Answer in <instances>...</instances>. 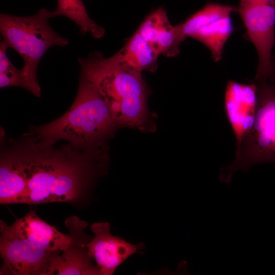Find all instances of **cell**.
Instances as JSON below:
<instances>
[{
  "mask_svg": "<svg viewBox=\"0 0 275 275\" xmlns=\"http://www.w3.org/2000/svg\"><path fill=\"white\" fill-rule=\"evenodd\" d=\"M25 188L16 203L71 202L89 188L98 169L107 160L101 149L60 147L30 132L20 139Z\"/></svg>",
  "mask_w": 275,
  "mask_h": 275,
  "instance_id": "cell-1",
  "label": "cell"
},
{
  "mask_svg": "<svg viewBox=\"0 0 275 275\" xmlns=\"http://www.w3.org/2000/svg\"><path fill=\"white\" fill-rule=\"evenodd\" d=\"M78 61L80 75L98 90L117 127L150 130L147 93L141 72L125 63L119 51L107 58L99 52H91Z\"/></svg>",
  "mask_w": 275,
  "mask_h": 275,
  "instance_id": "cell-2",
  "label": "cell"
},
{
  "mask_svg": "<svg viewBox=\"0 0 275 275\" xmlns=\"http://www.w3.org/2000/svg\"><path fill=\"white\" fill-rule=\"evenodd\" d=\"M117 127L98 90L80 75L75 99L68 111L46 124L31 126L30 131L51 143L64 140L76 148L88 150L101 147Z\"/></svg>",
  "mask_w": 275,
  "mask_h": 275,
  "instance_id": "cell-3",
  "label": "cell"
},
{
  "mask_svg": "<svg viewBox=\"0 0 275 275\" xmlns=\"http://www.w3.org/2000/svg\"><path fill=\"white\" fill-rule=\"evenodd\" d=\"M57 17L54 11L42 8L30 16L0 15V32L3 41L22 58L24 64L21 70L30 85L32 93L41 96V88L37 79V69L45 52L53 46H65L68 39L58 35L49 23Z\"/></svg>",
  "mask_w": 275,
  "mask_h": 275,
  "instance_id": "cell-4",
  "label": "cell"
},
{
  "mask_svg": "<svg viewBox=\"0 0 275 275\" xmlns=\"http://www.w3.org/2000/svg\"><path fill=\"white\" fill-rule=\"evenodd\" d=\"M258 105L253 129L239 155L230 164L221 169L222 177L231 181L237 170L247 171L253 164L275 159V87H257Z\"/></svg>",
  "mask_w": 275,
  "mask_h": 275,
  "instance_id": "cell-5",
  "label": "cell"
},
{
  "mask_svg": "<svg viewBox=\"0 0 275 275\" xmlns=\"http://www.w3.org/2000/svg\"><path fill=\"white\" fill-rule=\"evenodd\" d=\"M258 56L257 81L275 77L272 51L275 44V4L239 5L237 9Z\"/></svg>",
  "mask_w": 275,
  "mask_h": 275,
  "instance_id": "cell-6",
  "label": "cell"
},
{
  "mask_svg": "<svg viewBox=\"0 0 275 275\" xmlns=\"http://www.w3.org/2000/svg\"><path fill=\"white\" fill-rule=\"evenodd\" d=\"M0 274L43 275L58 252L46 250L18 236L11 226L0 221Z\"/></svg>",
  "mask_w": 275,
  "mask_h": 275,
  "instance_id": "cell-7",
  "label": "cell"
},
{
  "mask_svg": "<svg viewBox=\"0 0 275 275\" xmlns=\"http://www.w3.org/2000/svg\"><path fill=\"white\" fill-rule=\"evenodd\" d=\"M258 90L255 84L233 80L227 82L224 95L225 113L236 140L237 156L254 125L258 105Z\"/></svg>",
  "mask_w": 275,
  "mask_h": 275,
  "instance_id": "cell-8",
  "label": "cell"
},
{
  "mask_svg": "<svg viewBox=\"0 0 275 275\" xmlns=\"http://www.w3.org/2000/svg\"><path fill=\"white\" fill-rule=\"evenodd\" d=\"M92 240L86 244L89 255L97 263L101 275H112L124 261L142 249V244H134L111 234L108 223H95L91 226Z\"/></svg>",
  "mask_w": 275,
  "mask_h": 275,
  "instance_id": "cell-9",
  "label": "cell"
},
{
  "mask_svg": "<svg viewBox=\"0 0 275 275\" xmlns=\"http://www.w3.org/2000/svg\"><path fill=\"white\" fill-rule=\"evenodd\" d=\"M137 31L159 55H177L180 44L185 39L181 23L172 25L162 7L148 15Z\"/></svg>",
  "mask_w": 275,
  "mask_h": 275,
  "instance_id": "cell-10",
  "label": "cell"
},
{
  "mask_svg": "<svg viewBox=\"0 0 275 275\" xmlns=\"http://www.w3.org/2000/svg\"><path fill=\"white\" fill-rule=\"evenodd\" d=\"M0 203L16 204L23 194L26 183L20 152L14 140L1 142Z\"/></svg>",
  "mask_w": 275,
  "mask_h": 275,
  "instance_id": "cell-11",
  "label": "cell"
},
{
  "mask_svg": "<svg viewBox=\"0 0 275 275\" xmlns=\"http://www.w3.org/2000/svg\"><path fill=\"white\" fill-rule=\"evenodd\" d=\"M10 226L18 236L50 252H63L73 242L71 235L58 231L39 217L35 211H30Z\"/></svg>",
  "mask_w": 275,
  "mask_h": 275,
  "instance_id": "cell-12",
  "label": "cell"
},
{
  "mask_svg": "<svg viewBox=\"0 0 275 275\" xmlns=\"http://www.w3.org/2000/svg\"><path fill=\"white\" fill-rule=\"evenodd\" d=\"M71 236L72 244L62 255H53L43 275H101L99 268L92 263L89 255L86 246L88 243L79 244L74 235L72 233Z\"/></svg>",
  "mask_w": 275,
  "mask_h": 275,
  "instance_id": "cell-13",
  "label": "cell"
},
{
  "mask_svg": "<svg viewBox=\"0 0 275 275\" xmlns=\"http://www.w3.org/2000/svg\"><path fill=\"white\" fill-rule=\"evenodd\" d=\"M233 32L231 16L204 22L197 26L188 37L203 44L210 51L214 62L219 61L224 47Z\"/></svg>",
  "mask_w": 275,
  "mask_h": 275,
  "instance_id": "cell-14",
  "label": "cell"
},
{
  "mask_svg": "<svg viewBox=\"0 0 275 275\" xmlns=\"http://www.w3.org/2000/svg\"><path fill=\"white\" fill-rule=\"evenodd\" d=\"M119 52L124 62L139 72L154 71L157 67L159 55L138 31Z\"/></svg>",
  "mask_w": 275,
  "mask_h": 275,
  "instance_id": "cell-15",
  "label": "cell"
},
{
  "mask_svg": "<svg viewBox=\"0 0 275 275\" xmlns=\"http://www.w3.org/2000/svg\"><path fill=\"white\" fill-rule=\"evenodd\" d=\"M54 11L57 16H64L74 21L84 35L89 33L95 39L104 35V29L89 16L82 0H58Z\"/></svg>",
  "mask_w": 275,
  "mask_h": 275,
  "instance_id": "cell-16",
  "label": "cell"
},
{
  "mask_svg": "<svg viewBox=\"0 0 275 275\" xmlns=\"http://www.w3.org/2000/svg\"><path fill=\"white\" fill-rule=\"evenodd\" d=\"M11 86L20 87L32 92V88L21 69H17L13 65L0 73V87L3 88Z\"/></svg>",
  "mask_w": 275,
  "mask_h": 275,
  "instance_id": "cell-17",
  "label": "cell"
},
{
  "mask_svg": "<svg viewBox=\"0 0 275 275\" xmlns=\"http://www.w3.org/2000/svg\"><path fill=\"white\" fill-rule=\"evenodd\" d=\"M9 47L3 40L0 43V73L5 71L13 64L8 58L7 49Z\"/></svg>",
  "mask_w": 275,
  "mask_h": 275,
  "instance_id": "cell-18",
  "label": "cell"
},
{
  "mask_svg": "<svg viewBox=\"0 0 275 275\" xmlns=\"http://www.w3.org/2000/svg\"><path fill=\"white\" fill-rule=\"evenodd\" d=\"M255 3H272L275 4V0H240L239 5Z\"/></svg>",
  "mask_w": 275,
  "mask_h": 275,
  "instance_id": "cell-19",
  "label": "cell"
},
{
  "mask_svg": "<svg viewBox=\"0 0 275 275\" xmlns=\"http://www.w3.org/2000/svg\"><path fill=\"white\" fill-rule=\"evenodd\" d=\"M273 64L275 67V53L274 55H273Z\"/></svg>",
  "mask_w": 275,
  "mask_h": 275,
  "instance_id": "cell-20",
  "label": "cell"
}]
</instances>
